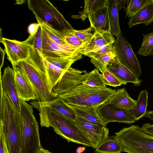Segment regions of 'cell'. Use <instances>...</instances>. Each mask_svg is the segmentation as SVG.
<instances>
[{
	"mask_svg": "<svg viewBox=\"0 0 153 153\" xmlns=\"http://www.w3.org/2000/svg\"><path fill=\"white\" fill-rule=\"evenodd\" d=\"M71 31L65 35L64 39L68 45L77 51L78 50L85 45L86 43L72 33Z\"/></svg>",
	"mask_w": 153,
	"mask_h": 153,
	"instance_id": "obj_32",
	"label": "cell"
},
{
	"mask_svg": "<svg viewBox=\"0 0 153 153\" xmlns=\"http://www.w3.org/2000/svg\"><path fill=\"white\" fill-rule=\"evenodd\" d=\"M97 112L106 125L109 123L115 122L131 124L136 121L129 110L115 106L109 101L99 105Z\"/></svg>",
	"mask_w": 153,
	"mask_h": 153,
	"instance_id": "obj_9",
	"label": "cell"
},
{
	"mask_svg": "<svg viewBox=\"0 0 153 153\" xmlns=\"http://www.w3.org/2000/svg\"><path fill=\"white\" fill-rule=\"evenodd\" d=\"M36 18L38 23L41 25L46 33L55 43L61 46L76 50L66 43L64 39L65 34L53 29L38 18Z\"/></svg>",
	"mask_w": 153,
	"mask_h": 153,
	"instance_id": "obj_28",
	"label": "cell"
},
{
	"mask_svg": "<svg viewBox=\"0 0 153 153\" xmlns=\"http://www.w3.org/2000/svg\"><path fill=\"white\" fill-rule=\"evenodd\" d=\"M149 0H130L126 9V17L131 18Z\"/></svg>",
	"mask_w": 153,
	"mask_h": 153,
	"instance_id": "obj_31",
	"label": "cell"
},
{
	"mask_svg": "<svg viewBox=\"0 0 153 153\" xmlns=\"http://www.w3.org/2000/svg\"><path fill=\"white\" fill-rule=\"evenodd\" d=\"M91 26L95 32L100 33L110 32V24L107 5L96 11L88 14Z\"/></svg>",
	"mask_w": 153,
	"mask_h": 153,
	"instance_id": "obj_17",
	"label": "cell"
},
{
	"mask_svg": "<svg viewBox=\"0 0 153 153\" xmlns=\"http://www.w3.org/2000/svg\"><path fill=\"white\" fill-rule=\"evenodd\" d=\"M116 56L115 51L103 54L93 59L107 65Z\"/></svg>",
	"mask_w": 153,
	"mask_h": 153,
	"instance_id": "obj_35",
	"label": "cell"
},
{
	"mask_svg": "<svg viewBox=\"0 0 153 153\" xmlns=\"http://www.w3.org/2000/svg\"><path fill=\"white\" fill-rule=\"evenodd\" d=\"M1 88L0 130L9 153H21V121L19 113L8 95Z\"/></svg>",
	"mask_w": 153,
	"mask_h": 153,
	"instance_id": "obj_2",
	"label": "cell"
},
{
	"mask_svg": "<svg viewBox=\"0 0 153 153\" xmlns=\"http://www.w3.org/2000/svg\"><path fill=\"white\" fill-rule=\"evenodd\" d=\"M30 104L37 109L43 107L52 109L73 120L76 117L74 110L60 97L48 102L40 103L34 101Z\"/></svg>",
	"mask_w": 153,
	"mask_h": 153,
	"instance_id": "obj_18",
	"label": "cell"
},
{
	"mask_svg": "<svg viewBox=\"0 0 153 153\" xmlns=\"http://www.w3.org/2000/svg\"><path fill=\"white\" fill-rule=\"evenodd\" d=\"M93 30L94 31V29L90 26L82 30H75L74 29L71 32L87 44L91 41L94 35L95 31L92 33Z\"/></svg>",
	"mask_w": 153,
	"mask_h": 153,
	"instance_id": "obj_33",
	"label": "cell"
},
{
	"mask_svg": "<svg viewBox=\"0 0 153 153\" xmlns=\"http://www.w3.org/2000/svg\"><path fill=\"white\" fill-rule=\"evenodd\" d=\"M0 153H9L3 133L0 130Z\"/></svg>",
	"mask_w": 153,
	"mask_h": 153,
	"instance_id": "obj_36",
	"label": "cell"
},
{
	"mask_svg": "<svg viewBox=\"0 0 153 153\" xmlns=\"http://www.w3.org/2000/svg\"><path fill=\"white\" fill-rule=\"evenodd\" d=\"M21 119V153H38L41 147L38 122L33 114L32 106L19 98Z\"/></svg>",
	"mask_w": 153,
	"mask_h": 153,
	"instance_id": "obj_4",
	"label": "cell"
},
{
	"mask_svg": "<svg viewBox=\"0 0 153 153\" xmlns=\"http://www.w3.org/2000/svg\"><path fill=\"white\" fill-rule=\"evenodd\" d=\"M148 92L146 90L140 93L135 105L129 111L137 121L144 117L147 111L148 104Z\"/></svg>",
	"mask_w": 153,
	"mask_h": 153,
	"instance_id": "obj_23",
	"label": "cell"
},
{
	"mask_svg": "<svg viewBox=\"0 0 153 153\" xmlns=\"http://www.w3.org/2000/svg\"><path fill=\"white\" fill-rule=\"evenodd\" d=\"M115 51L113 44H110L96 51L89 53L84 55L91 58H95L103 54Z\"/></svg>",
	"mask_w": 153,
	"mask_h": 153,
	"instance_id": "obj_34",
	"label": "cell"
},
{
	"mask_svg": "<svg viewBox=\"0 0 153 153\" xmlns=\"http://www.w3.org/2000/svg\"><path fill=\"white\" fill-rule=\"evenodd\" d=\"M113 46L120 61L139 78L142 74V69L130 44L121 34L117 37Z\"/></svg>",
	"mask_w": 153,
	"mask_h": 153,
	"instance_id": "obj_8",
	"label": "cell"
},
{
	"mask_svg": "<svg viewBox=\"0 0 153 153\" xmlns=\"http://www.w3.org/2000/svg\"><path fill=\"white\" fill-rule=\"evenodd\" d=\"M141 129L144 133L153 136V124L150 123L144 124Z\"/></svg>",
	"mask_w": 153,
	"mask_h": 153,
	"instance_id": "obj_37",
	"label": "cell"
},
{
	"mask_svg": "<svg viewBox=\"0 0 153 153\" xmlns=\"http://www.w3.org/2000/svg\"><path fill=\"white\" fill-rule=\"evenodd\" d=\"M151 55H153V48L151 50V51L149 54L148 56Z\"/></svg>",
	"mask_w": 153,
	"mask_h": 153,
	"instance_id": "obj_43",
	"label": "cell"
},
{
	"mask_svg": "<svg viewBox=\"0 0 153 153\" xmlns=\"http://www.w3.org/2000/svg\"><path fill=\"white\" fill-rule=\"evenodd\" d=\"M38 153H53L41 146L39 149Z\"/></svg>",
	"mask_w": 153,
	"mask_h": 153,
	"instance_id": "obj_41",
	"label": "cell"
},
{
	"mask_svg": "<svg viewBox=\"0 0 153 153\" xmlns=\"http://www.w3.org/2000/svg\"><path fill=\"white\" fill-rule=\"evenodd\" d=\"M68 105L74 110L76 115L83 117L100 126L106 127L107 125L102 120L97 112L98 108L100 105L81 106Z\"/></svg>",
	"mask_w": 153,
	"mask_h": 153,
	"instance_id": "obj_19",
	"label": "cell"
},
{
	"mask_svg": "<svg viewBox=\"0 0 153 153\" xmlns=\"http://www.w3.org/2000/svg\"><path fill=\"white\" fill-rule=\"evenodd\" d=\"M82 83L86 86L96 88H106L102 74L95 68L92 71L84 73Z\"/></svg>",
	"mask_w": 153,
	"mask_h": 153,
	"instance_id": "obj_25",
	"label": "cell"
},
{
	"mask_svg": "<svg viewBox=\"0 0 153 153\" xmlns=\"http://www.w3.org/2000/svg\"><path fill=\"white\" fill-rule=\"evenodd\" d=\"M26 1V0H17L16 1V3L15 4H21L23 3H25V2Z\"/></svg>",
	"mask_w": 153,
	"mask_h": 153,
	"instance_id": "obj_42",
	"label": "cell"
},
{
	"mask_svg": "<svg viewBox=\"0 0 153 153\" xmlns=\"http://www.w3.org/2000/svg\"><path fill=\"white\" fill-rule=\"evenodd\" d=\"M82 71L70 67L52 88L55 97L61 98L67 104L81 106L100 105L109 101L116 91L111 88H96L82 84Z\"/></svg>",
	"mask_w": 153,
	"mask_h": 153,
	"instance_id": "obj_1",
	"label": "cell"
},
{
	"mask_svg": "<svg viewBox=\"0 0 153 153\" xmlns=\"http://www.w3.org/2000/svg\"><path fill=\"white\" fill-rule=\"evenodd\" d=\"M74 122L78 128L91 140L94 149L109 136V130L106 127L100 126L77 115Z\"/></svg>",
	"mask_w": 153,
	"mask_h": 153,
	"instance_id": "obj_10",
	"label": "cell"
},
{
	"mask_svg": "<svg viewBox=\"0 0 153 153\" xmlns=\"http://www.w3.org/2000/svg\"><path fill=\"white\" fill-rule=\"evenodd\" d=\"M1 88L10 97L17 111H20L19 98L15 86L13 68L8 66L4 69L0 77Z\"/></svg>",
	"mask_w": 153,
	"mask_h": 153,
	"instance_id": "obj_14",
	"label": "cell"
},
{
	"mask_svg": "<svg viewBox=\"0 0 153 153\" xmlns=\"http://www.w3.org/2000/svg\"><path fill=\"white\" fill-rule=\"evenodd\" d=\"M115 134L123 146V152L153 153V136L143 132L137 126L124 128Z\"/></svg>",
	"mask_w": 153,
	"mask_h": 153,
	"instance_id": "obj_6",
	"label": "cell"
},
{
	"mask_svg": "<svg viewBox=\"0 0 153 153\" xmlns=\"http://www.w3.org/2000/svg\"><path fill=\"white\" fill-rule=\"evenodd\" d=\"M130 0H117L118 7V10H120L121 9L123 8L125 11L126 8V5L128 6Z\"/></svg>",
	"mask_w": 153,
	"mask_h": 153,
	"instance_id": "obj_38",
	"label": "cell"
},
{
	"mask_svg": "<svg viewBox=\"0 0 153 153\" xmlns=\"http://www.w3.org/2000/svg\"><path fill=\"white\" fill-rule=\"evenodd\" d=\"M145 117L149 118L153 121V111H147Z\"/></svg>",
	"mask_w": 153,
	"mask_h": 153,
	"instance_id": "obj_40",
	"label": "cell"
},
{
	"mask_svg": "<svg viewBox=\"0 0 153 153\" xmlns=\"http://www.w3.org/2000/svg\"><path fill=\"white\" fill-rule=\"evenodd\" d=\"M106 5L108 9L110 33L117 37L121 34L119 23L117 0H107Z\"/></svg>",
	"mask_w": 153,
	"mask_h": 153,
	"instance_id": "obj_22",
	"label": "cell"
},
{
	"mask_svg": "<svg viewBox=\"0 0 153 153\" xmlns=\"http://www.w3.org/2000/svg\"><path fill=\"white\" fill-rule=\"evenodd\" d=\"M1 42L3 44L7 58L16 65L19 61L25 60L29 53L28 45L24 42L3 38Z\"/></svg>",
	"mask_w": 153,
	"mask_h": 153,
	"instance_id": "obj_12",
	"label": "cell"
},
{
	"mask_svg": "<svg viewBox=\"0 0 153 153\" xmlns=\"http://www.w3.org/2000/svg\"><path fill=\"white\" fill-rule=\"evenodd\" d=\"M32 88L37 101L41 103L56 98L51 93L46 74L25 59L16 65Z\"/></svg>",
	"mask_w": 153,
	"mask_h": 153,
	"instance_id": "obj_7",
	"label": "cell"
},
{
	"mask_svg": "<svg viewBox=\"0 0 153 153\" xmlns=\"http://www.w3.org/2000/svg\"><path fill=\"white\" fill-rule=\"evenodd\" d=\"M42 55L44 58H74L82 57L75 50L61 46L55 43L42 28Z\"/></svg>",
	"mask_w": 153,
	"mask_h": 153,
	"instance_id": "obj_11",
	"label": "cell"
},
{
	"mask_svg": "<svg viewBox=\"0 0 153 153\" xmlns=\"http://www.w3.org/2000/svg\"><path fill=\"white\" fill-rule=\"evenodd\" d=\"M143 35L142 44L137 53L140 56H148L153 48V32Z\"/></svg>",
	"mask_w": 153,
	"mask_h": 153,
	"instance_id": "obj_30",
	"label": "cell"
},
{
	"mask_svg": "<svg viewBox=\"0 0 153 153\" xmlns=\"http://www.w3.org/2000/svg\"><path fill=\"white\" fill-rule=\"evenodd\" d=\"M106 68L123 85L131 83L136 86L141 85L142 80L137 77L129 68L122 63L117 56L106 65Z\"/></svg>",
	"mask_w": 153,
	"mask_h": 153,
	"instance_id": "obj_13",
	"label": "cell"
},
{
	"mask_svg": "<svg viewBox=\"0 0 153 153\" xmlns=\"http://www.w3.org/2000/svg\"><path fill=\"white\" fill-rule=\"evenodd\" d=\"M42 127H52L55 132L68 142L94 148L90 139L72 120L57 111L43 107L38 108Z\"/></svg>",
	"mask_w": 153,
	"mask_h": 153,
	"instance_id": "obj_3",
	"label": "cell"
},
{
	"mask_svg": "<svg viewBox=\"0 0 153 153\" xmlns=\"http://www.w3.org/2000/svg\"><path fill=\"white\" fill-rule=\"evenodd\" d=\"M23 42L42 54V28L41 25L38 24L35 32Z\"/></svg>",
	"mask_w": 153,
	"mask_h": 153,
	"instance_id": "obj_29",
	"label": "cell"
},
{
	"mask_svg": "<svg viewBox=\"0 0 153 153\" xmlns=\"http://www.w3.org/2000/svg\"><path fill=\"white\" fill-rule=\"evenodd\" d=\"M123 152V146L115 137L109 136L95 149L94 153H121Z\"/></svg>",
	"mask_w": 153,
	"mask_h": 153,
	"instance_id": "obj_24",
	"label": "cell"
},
{
	"mask_svg": "<svg viewBox=\"0 0 153 153\" xmlns=\"http://www.w3.org/2000/svg\"><path fill=\"white\" fill-rule=\"evenodd\" d=\"M107 0H85L84 6L82 11L79 13L78 15H73L72 18L81 19L84 20L89 13H94L99 9L106 6Z\"/></svg>",
	"mask_w": 153,
	"mask_h": 153,
	"instance_id": "obj_27",
	"label": "cell"
},
{
	"mask_svg": "<svg viewBox=\"0 0 153 153\" xmlns=\"http://www.w3.org/2000/svg\"><path fill=\"white\" fill-rule=\"evenodd\" d=\"M14 73L15 82L18 96L25 101L36 100L34 91L16 65L11 63Z\"/></svg>",
	"mask_w": 153,
	"mask_h": 153,
	"instance_id": "obj_16",
	"label": "cell"
},
{
	"mask_svg": "<svg viewBox=\"0 0 153 153\" xmlns=\"http://www.w3.org/2000/svg\"><path fill=\"white\" fill-rule=\"evenodd\" d=\"M153 22V0L149 1L129 19V27L136 25L143 24L146 26Z\"/></svg>",
	"mask_w": 153,
	"mask_h": 153,
	"instance_id": "obj_20",
	"label": "cell"
},
{
	"mask_svg": "<svg viewBox=\"0 0 153 153\" xmlns=\"http://www.w3.org/2000/svg\"><path fill=\"white\" fill-rule=\"evenodd\" d=\"M115 40L110 32L100 33L95 31L91 41L78 50L77 52L82 55L95 52L107 45L113 44Z\"/></svg>",
	"mask_w": 153,
	"mask_h": 153,
	"instance_id": "obj_15",
	"label": "cell"
},
{
	"mask_svg": "<svg viewBox=\"0 0 153 153\" xmlns=\"http://www.w3.org/2000/svg\"><path fill=\"white\" fill-rule=\"evenodd\" d=\"M91 62L102 73L106 85L116 87L123 85L121 81L108 71L106 65L92 58H91Z\"/></svg>",
	"mask_w": 153,
	"mask_h": 153,
	"instance_id": "obj_26",
	"label": "cell"
},
{
	"mask_svg": "<svg viewBox=\"0 0 153 153\" xmlns=\"http://www.w3.org/2000/svg\"><path fill=\"white\" fill-rule=\"evenodd\" d=\"M6 53L4 50H3L1 47L0 48V53L1 57V65L0 69L3 65L4 62V58L5 55Z\"/></svg>",
	"mask_w": 153,
	"mask_h": 153,
	"instance_id": "obj_39",
	"label": "cell"
},
{
	"mask_svg": "<svg viewBox=\"0 0 153 153\" xmlns=\"http://www.w3.org/2000/svg\"><path fill=\"white\" fill-rule=\"evenodd\" d=\"M29 9L49 27L64 35L74 29L63 15L48 0H28Z\"/></svg>",
	"mask_w": 153,
	"mask_h": 153,
	"instance_id": "obj_5",
	"label": "cell"
},
{
	"mask_svg": "<svg viewBox=\"0 0 153 153\" xmlns=\"http://www.w3.org/2000/svg\"><path fill=\"white\" fill-rule=\"evenodd\" d=\"M115 106L129 110L135 105L136 100L130 96L125 88L118 89L109 101Z\"/></svg>",
	"mask_w": 153,
	"mask_h": 153,
	"instance_id": "obj_21",
	"label": "cell"
}]
</instances>
